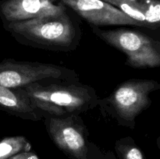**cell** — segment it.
Returning a JSON list of instances; mask_svg holds the SVG:
<instances>
[{"instance_id": "cell-1", "label": "cell", "mask_w": 160, "mask_h": 159, "mask_svg": "<svg viewBox=\"0 0 160 159\" xmlns=\"http://www.w3.org/2000/svg\"><path fill=\"white\" fill-rule=\"evenodd\" d=\"M23 88L43 118L81 115L96 108L99 99L93 87L78 80H48Z\"/></svg>"}, {"instance_id": "cell-2", "label": "cell", "mask_w": 160, "mask_h": 159, "mask_svg": "<svg viewBox=\"0 0 160 159\" xmlns=\"http://www.w3.org/2000/svg\"><path fill=\"white\" fill-rule=\"evenodd\" d=\"M3 27L22 45L57 51L74 50L81 31L67 9L55 15L3 24Z\"/></svg>"}, {"instance_id": "cell-3", "label": "cell", "mask_w": 160, "mask_h": 159, "mask_svg": "<svg viewBox=\"0 0 160 159\" xmlns=\"http://www.w3.org/2000/svg\"><path fill=\"white\" fill-rule=\"evenodd\" d=\"M159 89L160 84L154 80H128L117 86L109 96L99 98L98 106L104 117L134 129L137 117L151 105L150 95Z\"/></svg>"}, {"instance_id": "cell-4", "label": "cell", "mask_w": 160, "mask_h": 159, "mask_svg": "<svg viewBox=\"0 0 160 159\" xmlns=\"http://www.w3.org/2000/svg\"><path fill=\"white\" fill-rule=\"evenodd\" d=\"M92 32L109 45L127 55L126 64L137 69L155 68L160 65V45L147 34L130 28L102 30L92 26Z\"/></svg>"}, {"instance_id": "cell-5", "label": "cell", "mask_w": 160, "mask_h": 159, "mask_svg": "<svg viewBox=\"0 0 160 159\" xmlns=\"http://www.w3.org/2000/svg\"><path fill=\"white\" fill-rule=\"evenodd\" d=\"M45 126L56 146L70 159H93L94 143L80 115L45 116Z\"/></svg>"}, {"instance_id": "cell-6", "label": "cell", "mask_w": 160, "mask_h": 159, "mask_svg": "<svg viewBox=\"0 0 160 159\" xmlns=\"http://www.w3.org/2000/svg\"><path fill=\"white\" fill-rule=\"evenodd\" d=\"M78 77L74 70L62 65L10 59L0 62V86L3 87H23L48 80H73Z\"/></svg>"}, {"instance_id": "cell-7", "label": "cell", "mask_w": 160, "mask_h": 159, "mask_svg": "<svg viewBox=\"0 0 160 159\" xmlns=\"http://www.w3.org/2000/svg\"><path fill=\"white\" fill-rule=\"evenodd\" d=\"M74 11L92 26H134L149 28L115 6L102 0H56Z\"/></svg>"}, {"instance_id": "cell-8", "label": "cell", "mask_w": 160, "mask_h": 159, "mask_svg": "<svg viewBox=\"0 0 160 159\" xmlns=\"http://www.w3.org/2000/svg\"><path fill=\"white\" fill-rule=\"evenodd\" d=\"M67 9L56 0H1L0 18L6 24L59 14Z\"/></svg>"}, {"instance_id": "cell-9", "label": "cell", "mask_w": 160, "mask_h": 159, "mask_svg": "<svg viewBox=\"0 0 160 159\" xmlns=\"http://www.w3.org/2000/svg\"><path fill=\"white\" fill-rule=\"evenodd\" d=\"M0 110L24 120L38 122L43 118L23 87L0 86Z\"/></svg>"}, {"instance_id": "cell-10", "label": "cell", "mask_w": 160, "mask_h": 159, "mask_svg": "<svg viewBox=\"0 0 160 159\" xmlns=\"http://www.w3.org/2000/svg\"><path fill=\"white\" fill-rule=\"evenodd\" d=\"M155 29L159 26L160 0H102Z\"/></svg>"}, {"instance_id": "cell-11", "label": "cell", "mask_w": 160, "mask_h": 159, "mask_svg": "<svg viewBox=\"0 0 160 159\" xmlns=\"http://www.w3.org/2000/svg\"><path fill=\"white\" fill-rule=\"evenodd\" d=\"M31 151V143L23 136L8 137L0 140V159H7L19 153Z\"/></svg>"}, {"instance_id": "cell-12", "label": "cell", "mask_w": 160, "mask_h": 159, "mask_svg": "<svg viewBox=\"0 0 160 159\" xmlns=\"http://www.w3.org/2000/svg\"><path fill=\"white\" fill-rule=\"evenodd\" d=\"M115 151L117 159H145L142 151L131 137L117 140L115 143Z\"/></svg>"}, {"instance_id": "cell-13", "label": "cell", "mask_w": 160, "mask_h": 159, "mask_svg": "<svg viewBox=\"0 0 160 159\" xmlns=\"http://www.w3.org/2000/svg\"><path fill=\"white\" fill-rule=\"evenodd\" d=\"M93 159H117L112 152H103L97 145H93Z\"/></svg>"}, {"instance_id": "cell-14", "label": "cell", "mask_w": 160, "mask_h": 159, "mask_svg": "<svg viewBox=\"0 0 160 159\" xmlns=\"http://www.w3.org/2000/svg\"><path fill=\"white\" fill-rule=\"evenodd\" d=\"M7 159H39V157L35 153L31 151L19 153V154L12 156Z\"/></svg>"}]
</instances>
